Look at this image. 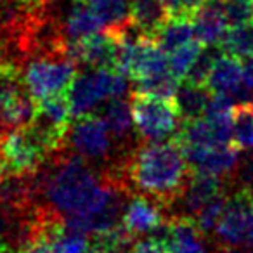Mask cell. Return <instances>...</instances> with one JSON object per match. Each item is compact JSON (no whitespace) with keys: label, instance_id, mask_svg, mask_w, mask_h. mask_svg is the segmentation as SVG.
<instances>
[{"label":"cell","instance_id":"d6a6232c","mask_svg":"<svg viewBox=\"0 0 253 253\" xmlns=\"http://www.w3.org/2000/svg\"><path fill=\"white\" fill-rule=\"evenodd\" d=\"M163 4L167 5L170 16H184L182 14V5H180V0H163Z\"/></svg>","mask_w":253,"mask_h":253},{"label":"cell","instance_id":"ba28073f","mask_svg":"<svg viewBox=\"0 0 253 253\" xmlns=\"http://www.w3.org/2000/svg\"><path fill=\"white\" fill-rule=\"evenodd\" d=\"M151 236L163 243L167 253H208L205 232L191 215H173Z\"/></svg>","mask_w":253,"mask_h":253},{"label":"cell","instance_id":"2e32d148","mask_svg":"<svg viewBox=\"0 0 253 253\" xmlns=\"http://www.w3.org/2000/svg\"><path fill=\"white\" fill-rule=\"evenodd\" d=\"M132 23L148 39H155L158 30L170 18L163 0H130Z\"/></svg>","mask_w":253,"mask_h":253},{"label":"cell","instance_id":"7a4b0ae2","mask_svg":"<svg viewBox=\"0 0 253 253\" xmlns=\"http://www.w3.org/2000/svg\"><path fill=\"white\" fill-rule=\"evenodd\" d=\"M128 88L126 77L116 70L88 68L84 73H77L66 90L73 118L90 113L99 102L122 97Z\"/></svg>","mask_w":253,"mask_h":253},{"label":"cell","instance_id":"277c9868","mask_svg":"<svg viewBox=\"0 0 253 253\" xmlns=\"http://www.w3.org/2000/svg\"><path fill=\"white\" fill-rule=\"evenodd\" d=\"M130 106L135 130L146 142L165 141L173 132L179 130V123L182 122V118L172 99L134 90Z\"/></svg>","mask_w":253,"mask_h":253},{"label":"cell","instance_id":"ac0fdd59","mask_svg":"<svg viewBox=\"0 0 253 253\" xmlns=\"http://www.w3.org/2000/svg\"><path fill=\"white\" fill-rule=\"evenodd\" d=\"M85 4L101 19L106 32L118 33L132 25L130 0H85Z\"/></svg>","mask_w":253,"mask_h":253},{"label":"cell","instance_id":"5bb4252c","mask_svg":"<svg viewBox=\"0 0 253 253\" xmlns=\"http://www.w3.org/2000/svg\"><path fill=\"white\" fill-rule=\"evenodd\" d=\"M194 39L203 45H217L227 30V23L222 14L220 0H207L191 16Z\"/></svg>","mask_w":253,"mask_h":253},{"label":"cell","instance_id":"4316f807","mask_svg":"<svg viewBox=\"0 0 253 253\" xmlns=\"http://www.w3.org/2000/svg\"><path fill=\"white\" fill-rule=\"evenodd\" d=\"M227 198L229 196L225 194V191H224V193H220V194H217L213 200L208 201V203L205 205V207L201 208L196 215H194L198 225H200L201 231H203L205 234L215 229V224H217L218 217H220L222 210H224L225 203H227Z\"/></svg>","mask_w":253,"mask_h":253},{"label":"cell","instance_id":"30bf717a","mask_svg":"<svg viewBox=\"0 0 253 253\" xmlns=\"http://www.w3.org/2000/svg\"><path fill=\"white\" fill-rule=\"evenodd\" d=\"M68 57L77 64L87 68H106L115 70L116 64V39L109 32L95 33L77 43H68Z\"/></svg>","mask_w":253,"mask_h":253},{"label":"cell","instance_id":"d6986e66","mask_svg":"<svg viewBox=\"0 0 253 253\" xmlns=\"http://www.w3.org/2000/svg\"><path fill=\"white\" fill-rule=\"evenodd\" d=\"M153 40L165 54L175 52L177 49L194 40L193 21L189 16H170Z\"/></svg>","mask_w":253,"mask_h":253},{"label":"cell","instance_id":"83f0119b","mask_svg":"<svg viewBox=\"0 0 253 253\" xmlns=\"http://www.w3.org/2000/svg\"><path fill=\"white\" fill-rule=\"evenodd\" d=\"M23 84L25 82H23L21 68L0 57V95Z\"/></svg>","mask_w":253,"mask_h":253},{"label":"cell","instance_id":"1f68e13d","mask_svg":"<svg viewBox=\"0 0 253 253\" xmlns=\"http://www.w3.org/2000/svg\"><path fill=\"white\" fill-rule=\"evenodd\" d=\"M207 0H180V5H182V14L184 16H193V12L196 9H200Z\"/></svg>","mask_w":253,"mask_h":253},{"label":"cell","instance_id":"8992f818","mask_svg":"<svg viewBox=\"0 0 253 253\" xmlns=\"http://www.w3.org/2000/svg\"><path fill=\"white\" fill-rule=\"evenodd\" d=\"M113 135L104 118L95 113H85L71 122L68 141L73 153L84 156L88 162L108 160L113 155Z\"/></svg>","mask_w":253,"mask_h":253},{"label":"cell","instance_id":"6da1fadb","mask_svg":"<svg viewBox=\"0 0 253 253\" xmlns=\"http://www.w3.org/2000/svg\"><path fill=\"white\" fill-rule=\"evenodd\" d=\"M126 182L163 208L172 207L182 194L191 175L186 153L177 137L149 141L123 160Z\"/></svg>","mask_w":253,"mask_h":253},{"label":"cell","instance_id":"484cf974","mask_svg":"<svg viewBox=\"0 0 253 253\" xmlns=\"http://www.w3.org/2000/svg\"><path fill=\"white\" fill-rule=\"evenodd\" d=\"M227 26H239L253 19V0H220Z\"/></svg>","mask_w":253,"mask_h":253},{"label":"cell","instance_id":"f1b7e54d","mask_svg":"<svg viewBox=\"0 0 253 253\" xmlns=\"http://www.w3.org/2000/svg\"><path fill=\"white\" fill-rule=\"evenodd\" d=\"M236 175L245 186H253V149H250L238 163L236 169Z\"/></svg>","mask_w":253,"mask_h":253},{"label":"cell","instance_id":"e0dca14e","mask_svg":"<svg viewBox=\"0 0 253 253\" xmlns=\"http://www.w3.org/2000/svg\"><path fill=\"white\" fill-rule=\"evenodd\" d=\"M210 97L211 92L207 85H198L182 80V84L177 88L173 102H175L177 111H179L182 122H189V120L205 116Z\"/></svg>","mask_w":253,"mask_h":253},{"label":"cell","instance_id":"9a60e30c","mask_svg":"<svg viewBox=\"0 0 253 253\" xmlns=\"http://www.w3.org/2000/svg\"><path fill=\"white\" fill-rule=\"evenodd\" d=\"M207 87L210 88L211 94H224L231 99L234 97L236 92L243 87L241 61L231 54H218L208 75Z\"/></svg>","mask_w":253,"mask_h":253},{"label":"cell","instance_id":"d4e9b609","mask_svg":"<svg viewBox=\"0 0 253 253\" xmlns=\"http://www.w3.org/2000/svg\"><path fill=\"white\" fill-rule=\"evenodd\" d=\"M222 50L218 49V45H205L201 49L200 56L196 57V61L193 63L191 70L187 71L186 82H191V84H198V85H207L208 75L211 71V66H213L215 59L220 54Z\"/></svg>","mask_w":253,"mask_h":253},{"label":"cell","instance_id":"4dcf8cb0","mask_svg":"<svg viewBox=\"0 0 253 253\" xmlns=\"http://www.w3.org/2000/svg\"><path fill=\"white\" fill-rule=\"evenodd\" d=\"M241 70H243V85L253 94V56L241 57Z\"/></svg>","mask_w":253,"mask_h":253},{"label":"cell","instance_id":"ffe728a7","mask_svg":"<svg viewBox=\"0 0 253 253\" xmlns=\"http://www.w3.org/2000/svg\"><path fill=\"white\" fill-rule=\"evenodd\" d=\"M102 118L108 125L109 132L115 141H125L134 126V116H132V106L123 97L109 99L102 109Z\"/></svg>","mask_w":253,"mask_h":253},{"label":"cell","instance_id":"52a82bcc","mask_svg":"<svg viewBox=\"0 0 253 253\" xmlns=\"http://www.w3.org/2000/svg\"><path fill=\"white\" fill-rule=\"evenodd\" d=\"M0 158L9 175H33L40 172L49 155L28 126H23L0 139Z\"/></svg>","mask_w":253,"mask_h":253},{"label":"cell","instance_id":"7c38bea8","mask_svg":"<svg viewBox=\"0 0 253 253\" xmlns=\"http://www.w3.org/2000/svg\"><path fill=\"white\" fill-rule=\"evenodd\" d=\"M225 191L224 177L211 175L205 172H193L191 170L189 180L184 187L182 194L177 201L182 203L184 215H194L205 207L210 200H213L217 194Z\"/></svg>","mask_w":253,"mask_h":253},{"label":"cell","instance_id":"4fadbf2b","mask_svg":"<svg viewBox=\"0 0 253 253\" xmlns=\"http://www.w3.org/2000/svg\"><path fill=\"white\" fill-rule=\"evenodd\" d=\"M61 35L66 43H77L101 32V19L90 11L85 0H71L64 21L59 25Z\"/></svg>","mask_w":253,"mask_h":253},{"label":"cell","instance_id":"cb8c5ba5","mask_svg":"<svg viewBox=\"0 0 253 253\" xmlns=\"http://www.w3.org/2000/svg\"><path fill=\"white\" fill-rule=\"evenodd\" d=\"M203 43L198 42L196 39L193 42H189L187 45L177 49L175 52L169 54V64H170V71L175 75L179 80H184L187 75V71L191 70L193 63L196 61V57L200 56L201 49H203Z\"/></svg>","mask_w":253,"mask_h":253},{"label":"cell","instance_id":"603a6c76","mask_svg":"<svg viewBox=\"0 0 253 253\" xmlns=\"http://www.w3.org/2000/svg\"><path fill=\"white\" fill-rule=\"evenodd\" d=\"M135 84H137L135 90L156 95V97L172 99L173 101V97L177 94V88L180 85V80L169 70V71H163V73L153 75L149 78H144V80H139Z\"/></svg>","mask_w":253,"mask_h":253},{"label":"cell","instance_id":"9c48e42d","mask_svg":"<svg viewBox=\"0 0 253 253\" xmlns=\"http://www.w3.org/2000/svg\"><path fill=\"white\" fill-rule=\"evenodd\" d=\"M239 151L241 149L234 142L208 149L184 148L186 158L193 172H205L218 177H229L236 172L239 160H241Z\"/></svg>","mask_w":253,"mask_h":253},{"label":"cell","instance_id":"7402d4cb","mask_svg":"<svg viewBox=\"0 0 253 253\" xmlns=\"http://www.w3.org/2000/svg\"><path fill=\"white\" fill-rule=\"evenodd\" d=\"M232 142L241 151L253 149V104H236L232 109Z\"/></svg>","mask_w":253,"mask_h":253},{"label":"cell","instance_id":"5b68a950","mask_svg":"<svg viewBox=\"0 0 253 253\" xmlns=\"http://www.w3.org/2000/svg\"><path fill=\"white\" fill-rule=\"evenodd\" d=\"M213 231L224 248H253V186L227 198Z\"/></svg>","mask_w":253,"mask_h":253},{"label":"cell","instance_id":"8fae6325","mask_svg":"<svg viewBox=\"0 0 253 253\" xmlns=\"http://www.w3.org/2000/svg\"><path fill=\"white\" fill-rule=\"evenodd\" d=\"M162 205L148 196H130L123 210L122 224L134 238L141 234H153L165 224Z\"/></svg>","mask_w":253,"mask_h":253},{"label":"cell","instance_id":"3957f363","mask_svg":"<svg viewBox=\"0 0 253 253\" xmlns=\"http://www.w3.org/2000/svg\"><path fill=\"white\" fill-rule=\"evenodd\" d=\"M78 70L66 54H39L25 63L23 82L37 102L70 88Z\"/></svg>","mask_w":253,"mask_h":253},{"label":"cell","instance_id":"44dd1931","mask_svg":"<svg viewBox=\"0 0 253 253\" xmlns=\"http://www.w3.org/2000/svg\"><path fill=\"white\" fill-rule=\"evenodd\" d=\"M218 49L225 54H231L236 57H245L253 54V19L248 23H243L239 26H231V30H225L220 42L217 43Z\"/></svg>","mask_w":253,"mask_h":253},{"label":"cell","instance_id":"f546056e","mask_svg":"<svg viewBox=\"0 0 253 253\" xmlns=\"http://www.w3.org/2000/svg\"><path fill=\"white\" fill-rule=\"evenodd\" d=\"M128 253H167V250L160 239H156L151 236V238L141 239V241L135 243Z\"/></svg>","mask_w":253,"mask_h":253}]
</instances>
